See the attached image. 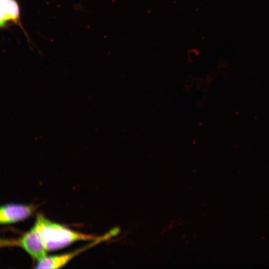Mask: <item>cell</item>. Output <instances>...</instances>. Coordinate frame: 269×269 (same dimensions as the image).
<instances>
[{
	"label": "cell",
	"instance_id": "3",
	"mask_svg": "<svg viewBox=\"0 0 269 269\" xmlns=\"http://www.w3.org/2000/svg\"><path fill=\"white\" fill-rule=\"evenodd\" d=\"M36 209L33 205L7 204L1 206L0 210V223H13L30 216Z\"/></svg>",
	"mask_w": 269,
	"mask_h": 269
},
{
	"label": "cell",
	"instance_id": "6",
	"mask_svg": "<svg viewBox=\"0 0 269 269\" xmlns=\"http://www.w3.org/2000/svg\"><path fill=\"white\" fill-rule=\"evenodd\" d=\"M111 237H115L119 235L120 233V228L119 227H115L112 229L109 232Z\"/></svg>",
	"mask_w": 269,
	"mask_h": 269
},
{
	"label": "cell",
	"instance_id": "1",
	"mask_svg": "<svg viewBox=\"0 0 269 269\" xmlns=\"http://www.w3.org/2000/svg\"><path fill=\"white\" fill-rule=\"evenodd\" d=\"M33 226L39 234L47 251L60 249L78 241H95L102 237L72 231L50 221L41 214L37 215Z\"/></svg>",
	"mask_w": 269,
	"mask_h": 269
},
{
	"label": "cell",
	"instance_id": "5",
	"mask_svg": "<svg viewBox=\"0 0 269 269\" xmlns=\"http://www.w3.org/2000/svg\"><path fill=\"white\" fill-rule=\"evenodd\" d=\"M9 21L21 26L18 3L16 0H0L1 27H4Z\"/></svg>",
	"mask_w": 269,
	"mask_h": 269
},
{
	"label": "cell",
	"instance_id": "4",
	"mask_svg": "<svg viewBox=\"0 0 269 269\" xmlns=\"http://www.w3.org/2000/svg\"><path fill=\"white\" fill-rule=\"evenodd\" d=\"M103 241H105V239L104 237L102 236L100 239L95 240L94 242L88 245L87 247L79 249V250H77L75 251L59 255L48 257L46 256L43 260L37 262L35 268L58 269L61 268L80 253L83 252L87 248H90L93 245L97 244Z\"/></svg>",
	"mask_w": 269,
	"mask_h": 269
},
{
	"label": "cell",
	"instance_id": "2",
	"mask_svg": "<svg viewBox=\"0 0 269 269\" xmlns=\"http://www.w3.org/2000/svg\"><path fill=\"white\" fill-rule=\"evenodd\" d=\"M4 243L20 246L38 262L46 257L47 250L39 234L34 226L20 238L12 241H4Z\"/></svg>",
	"mask_w": 269,
	"mask_h": 269
}]
</instances>
